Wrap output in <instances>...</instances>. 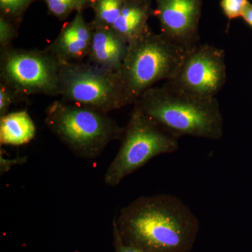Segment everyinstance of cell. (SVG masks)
<instances>
[{
  "instance_id": "cell-1",
  "label": "cell",
  "mask_w": 252,
  "mask_h": 252,
  "mask_svg": "<svg viewBox=\"0 0 252 252\" xmlns=\"http://www.w3.org/2000/svg\"><path fill=\"white\" fill-rule=\"evenodd\" d=\"M114 221L124 243L146 252H190L200 230L190 207L170 194L141 196Z\"/></svg>"
},
{
  "instance_id": "cell-2",
  "label": "cell",
  "mask_w": 252,
  "mask_h": 252,
  "mask_svg": "<svg viewBox=\"0 0 252 252\" xmlns=\"http://www.w3.org/2000/svg\"><path fill=\"white\" fill-rule=\"evenodd\" d=\"M134 107L178 139L223 137V118L217 97H194L163 84L146 91Z\"/></svg>"
},
{
  "instance_id": "cell-3",
  "label": "cell",
  "mask_w": 252,
  "mask_h": 252,
  "mask_svg": "<svg viewBox=\"0 0 252 252\" xmlns=\"http://www.w3.org/2000/svg\"><path fill=\"white\" fill-rule=\"evenodd\" d=\"M45 124L74 155L92 160L110 142L122 140L125 127L107 114L61 100L46 109Z\"/></svg>"
},
{
  "instance_id": "cell-4",
  "label": "cell",
  "mask_w": 252,
  "mask_h": 252,
  "mask_svg": "<svg viewBox=\"0 0 252 252\" xmlns=\"http://www.w3.org/2000/svg\"><path fill=\"white\" fill-rule=\"evenodd\" d=\"M187 51L151 30L129 44L120 71L126 105L135 104L158 81L172 77Z\"/></svg>"
},
{
  "instance_id": "cell-5",
  "label": "cell",
  "mask_w": 252,
  "mask_h": 252,
  "mask_svg": "<svg viewBox=\"0 0 252 252\" xmlns=\"http://www.w3.org/2000/svg\"><path fill=\"white\" fill-rule=\"evenodd\" d=\"M118 153L107 168L104 182L117 187L127 176L158 156L174 153L179 139L134 107Z\"/></svg>"
},
{
  "instance_id": "cell-6",
  "label": "cell",
  "mask_w": 252,
  "mask_h": 252,
  "mask_svg": "<svg viewBox=\"0 0 252 252\" xmlns=\"http://www.w3.org/2000/svg\"><path fill=\"white\" fill-rule=\"evenodd\" d=\"M61 99L108 114L126 107L120 72L106 70L89 63H61Z\"/></svg>"
},
{
  "instance_id": "cell-7",
  "label": "cell",
  "mask_w": 252,
  "mask_h": 252,
  "mask_svg": "<svg viewBox=\"0 0 252 252\" xmlns=\"http://www.w3.org/2000/svg\"><path fill=\"white\" fill-rule=\"evenodd\" d=\"M1 82L19 99L34 94L60 95L61 63L48 50H1Z\"/></svg>"
},
{
  "instance_id": "cell-8",
  "label": "cell",
  "mask_w": 252,
  "mask_h": 252,
  "mask_svg": "<svg viewBox=\"0 0 252 252\" xmlns=\"http://www.w3.org/2000/svg\"><path fill=\"white\" fill-rule=\"evenodd\" d=\"M224 50L199 44L187 51L174 75L164 85L184 94L212 98L226 82Z\"/></svg>"
},
{
  "instance_id": "cell-9",
  "label": "cell",
  "mask_w": 252,
  "mask_h": 252,
  "mask_svg": "<svg viewBox=\"0 0 252 252\" xmlns=\"http://www.w3.org/2000/svg\"><path fill=\"white\" fill-rule=\"evenodd\" d=\"M203 0H157L154 16L161 34L187 50L200 44L199 23Z\"/></svg>"
},
{
  "instance_id": "cell-10",
  "label": "cell",
  "mask_w": 252,
  "mask_h": 252,
  "mask_svg": "<svg viewBox=\"0 0 252 252\" xmlns=\"http://www.w3.org/2000/svg\"><path fill=\"white\" fill-rule=\"evenodd\" d=\"M93 30L82 11H77L71 22L64 26L59 36L46 48L61 63H79L89 56Z\"/></svg>"
},
{
  "instance_id": "cell-11",
  "label": "cell",
  "mask_w": 252,
  "mask_h": 252,
  "mask_svg": "<svg viewBox=\"0 0 252 252\" xmlns=\"http://www.w3.org/2000/svg\"><path fill=\"white\" fill-rule=\"evenodd\" d=\"M92 30L88 63L106 70L120 72L128 44L112 28H92Z\"/></svg>"
},
{
  "instance_id": "cell-12",
  "label": "cell",
  "mask_w": 252,
  "mask_h": 252,
  "mask_svg": "<svg viewBox=\"0 0 252 252\" xmlns=\"http://www.w3.org/2000/svg\"><path fill=\"white\" fill-rule=\"evenodd\" d=\"M154 11L152 0H126L122 13L112 28L130 44L150 31L147 22Z\"/></svg>"
},
{
  "instance_id": "cell-13",
  "label": "cell",
  "mask_w": 252,
  "mask_h": 252,
  "mask_svg": "<svg viewBox=\"0 0 252 252\" xmlns=\"http://www.w3.org/2000/svg\"><path fill=\"white\" fill-rule=\"evenodd\" d=\"M0 117L1 145L18 147L29 143L35 137V124L27 111L7 113Z\"/></svg>"
},
{
  "instance_id": "cell-14",
  "label": "cell",
  "mask_w": 252,
  "mask_h": 252,
  "mask_svg": "<svg viewBox=\"0 0 252 252\" xmlns=\"http://www.w3.org/2000/svg\"><path fill=\"white\" fill-rule=\"evenodd\" d=\"M126 0H96L91 7L94 18L92 28H112L122 13Z\"/></svg>"
},
{
  "instance_id": "cell-15",
  "label": "cell",
  "mask_w": 252,
  "mask_h": 252,
  "mask_svg": "<svg viewBox=\"0 0 252 252\" xmlns=\"http://www.w3.org/2000/svg\"><path fill=\"white\" fill-rule=\"evenodd\" d=\"M49 13L60 20L66 19L73 11L91 7L87 0H44Z\"/></svg>"
},
{
  "instance_id": "cell-16",
  "label": "cell",
  "mask_w": 252,
  "mask_h": 252,
  "mask_svg": "<svg viewBox=\"0 0 252 252\" xmlns=\"http://www.w3.org/2000/svg\"><path fill=\"white\" fill-rule=\"evenodd\" d=\"M34 1L35 0H0L1 14L11 21H19Z\"/></svg>"
},
{
  "instance_id": "cell-17",
  "label": "cell",
  "mask_w": 252,
  "mask_h": 252,
  "mask_svg": "<svg viewBox=\"0 0 252 252\" xmlns=\"http://www.w3.org/2000/svg\"><path fill=\"white\" fill-rule=\"evenodd\" d=\"M250 2L249 0H220V6L228 19V27L232 20L242 18L247 5Z\"/></svg>"
},
{
  "instance_id": "cell-18",
  "label": "cell",
  "mask_w": 252,
  "mask_h": 252,
  "mask_svg": "<svg viewBox=\"0 0 252 252\" xmlns=\"http://www.w3.org/2000/svg\"><path fill=\"white\" fill-rule=\"evenodd\" d=\"M17 32L14 21L1 14L0 16V46L1 50L11 47V42L16 37Z\"/></svg>"
},
{
  "instance_id": "cell-19",
  "label": "cell",
  "mask_w": 252,
  "mask_h": 252,
  "mask_svg": "<svg viewBox=\"0 0 252 252\" xmlns=\"http://www.w3.org/2000/svg\"><path fill=\"white\" fill-rule=\"evenodd\" d=\"M17 99H19V97L16 95L14 91L1 82L0 84V117H2L9 113L8 111L10 107Z\"/></svg>"
},
{
  "instance_id": "cell-20",
  "label": "cell",
  "mask_w": 252,
  "mask_h": 252,
  "mask_svg": "<svg viewBox=\"0 0 252 252\" xmlns=\"http://www.w3.org/2000/svg\"><path fill=\"white\" fill-rule=\"evenodd\" d=\"M113 233H114V245L116 252H146L124 243L114 221H113Z\"/></svg>"
},
{
  "instance_id": "cell-21",
  "label": "cell",
  "mask_w": 252,
  "mask_h": 252,
  "mask_svg": "<svg viewBox=\"0 0 252 252\" xmlns=\"http://www.w3.org/2000/svg\"><path fill=\"white\" fill-rule=\"evenodd\" d=\"M242 18L246 24L250 26L252 30V4L251 2L247 5Z\"/></svg>"
},
{
  "instance_id": "cell-22",
  "label": "cell",
  "mask_w": 252,
  "mask_h": 252,
  "mask_svg": "<svg viewBox=\"0 0 252 252\" xmlns=\"http://www.w3.org/2000/svg\"><path fill=\"white\" fill-rule=\"evenodd\" d=\"M89 3H90L91 6H92L93 4L96 1V0H87Z\"/></svg>"
}]
</instances>
